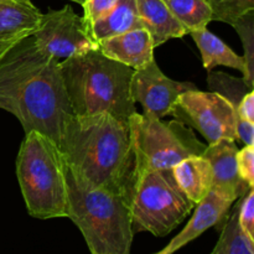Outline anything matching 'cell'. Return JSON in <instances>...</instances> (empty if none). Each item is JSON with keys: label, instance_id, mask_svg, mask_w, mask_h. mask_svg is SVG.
Here are the masks:
<instances>
[{"label": "cell", "instance_id": "obj_1", "mask_svg": "<svg viewBox=\"0 0 254 254\" xmlns=\"http://www.w3.org/2000/svg\"><path fill=\"white\" fill-rule=\"evenodd\" d=\"M0 109L16 117L25 134L39 131L59 148L64 124L73 117L60 60L25 39L0 61Z\"/></svg>", "mask_w": 254, "mask_h": 254}, {"label": "cell", "instance_id": "obj_2", "mask_svg": "<svg viewBox=\"0 0 254 254\" xmlns=\"http://www.w3.org/2000/svg\"><path fill=\"white\" fill-rule=\"evenodd\" d=\"M59 149L77 178L130 203L135 156L129 123L108 113L73 116L64 124Z\"/></svg>", "mask_w": 254, "mask_h": 254}, {"label": "cell", "instance_id": "obj_3", "mask_svg": "<svg viewBox=\"0 0 254 254\" xmlns=\"http://www.w3.org/2000/svg\"><path fill=\"white\" fill-rule=\"evenodd\" d=\"M60 66L74 116L108 113L129 123L136 112L130 93L133 68L111 60L99 49L68 57Z\"/></svg>", "mask_w": 254, "mask_h": 254}, {"label": "cell", "instance_id": "obj_4", "mask_svg": "<svg viewBox=\"0 0 254 254\" xmlns=\"http://www.w3.org/2000/svg\"><path fill=\"white\" fill-rule=\"evenodd\" d=\"M64 171L68 218L79 228L91 254H130L134 232L129 201L82 181L64 160Z\"/></svg>", "mask_w": 254, "mask_h": 254}, {"label": "cell", "instance_id": "obj_5", "mask_svg": "<svg viewBox=\"0 0 254 254\" xmlns=\"http://www.w3.org/2000/svg\"><path fill=\"white\" fill-rule=\"evenodd\" d=\"M16 176L30 216L68 217L64 159L51 139L35 130L25 134L16 158Z\"/></svg>", "mask_w": 254, "mask_h": 254}, {"label": "cell", "instance_id": "obj_6", "mask_svg": "<svg viewBox=\"0 0 254 254\" xmlns=\"http://www.w3.org/2000/svg\"><path fill=\"white\" fill-rule=\"evenodd\" d=\"M180 190L173 170L136 169L130 197L133 232L164 237L175 230L195 208Z\"/></svg>", "mask_w": 254, "mask_h": 254}, {"label": "cell", "instance_id": "obj_7", "mask_svg": "<svg viewBox=\"0 0 254 254\" xmlns=\"http://www.w3.org/2000/svg\"><path fill=\"white\" fill-rule=\"evenodd\" d=\"M136 169L165 170L190 156L202 155L206 146L179 121L163 122L139 114L129 118Z\"/></svg>", "mask_w": 254, "mask_h": 254}, {"label": "cell", "instance_id": "obj_8", "mask_svg": "<svg viewBox=\"0 0 254 254\" xmlns=\"http://www.w3.org/2000/svg\"><path fill=\"white\" fill-rule=\"evenodd\" d=\"M170 116L200 131L208 144L221 139L237 140L236 108L215 92H201L197 88L184 92L173 104Z\"/></svg>", "mask_w": 254, "mask_h": 254}, {"label": "cell", "instance_id": "obj_9", "mask_svg": "<svg viewBox=\"0 0 254 254\" xmlns=\"http://www.w3.org/2000/svg\"><path fill=\"white\" fill-rule=\"evenodd\" d=\"M36 46L57 60L98 49L82 16L69 5L42 14L39 27L32 35Z\"/></svg>", "mask_w": 254, "mask_h": 254}, {"label": "cell", "instance_id": "obj_10", "mask_svg": "<svg viewBox=\"0 0 254 254\" xmlns=\"http://www.w3.org/2000/svg\"><path fill=\"white\" fill-rule=\"evenodd\" d=\"M196 88L191 82L174 81L165 76L155 59L143 68L134 69L130 82L133 101L141 104L143 114L158 119L170 116L173 104L181 93Z\"/></svg>", "mask_w": 254, "mask_h": 254}, {"label": "cell", "instance_id": "obj_11", "mask_svg": "<svg viewBox=\"0 0 254 254\" xmlns=\"http://www.w3.org/2000/svg\"><path fill=\"white\" fill-rule=\"evenodd\" d=\"M235 201L221 193L220 191L211 189L210 192L195 206V213L189 221L183 231L170 241L165 248L155 254H174L180 248L185 247L193 240L200 237L205 231L215 226L225 223L228 211Z\"/></svg>", "mask_w": 254, "mask_h": 254}, {"label": "cell", "instance_id": "obj_12", "mask_svg": "<svg viewBox=\"0 0 254 254\" xmlns=\"http://www.w3.org/2000/svg\"><path fill=\"white\" fill-rule=\"evenodd\" d=\"M41 16L31 0H0V61L34 35Z\"/></svg>", "mask_w": 254, "mask_h": 254}, {"label": "cell", "instance_id": "obj_13", "mask_svg": "<svg viewBox=\"0 0 254 254\" xmlns=\"http://www.w3.org/2000/svg\"><path fill=\"white\" fill-rule=\"evenodd\" d=\"M238 148L235 140L221 139L206 146L202 156L212 169V189L236 201L245 195L250 186L240 178L237 170Z\"/></svg>", "mask_w": 254, "mask_h": 254}, {"label": "cell", "instance_id": "obj_14", "mask_svg": "<svg viewBox=\"0 0 254 254\" xmlns=\"http://www.w3.org/2000/svg\"><path fill=\"white\" fill-rule=\"evenodd\" d=\"M98 49L111 60L139 69L153 61L155 47L148 30L140 27L102 40Z\"/></svg>", "mask_w": 254, "mask_h": 254}, {"label": "cell", "instance_id": "obj_15", "mask_svg": "<svg viewBox=\"0 0 254 254\" xmlns=\"http://www.w3.org/2000/svg\"><path fill=\"white\" fill-rule=\"evenodd\" d=\"M139 21L143 29L148 30L153 39L154 47L171 39H181L188 30L176 20L163 0H135Z\"/></svg>", "mask_w": 254, "mask_h": 254}, {"label": "cell", "instance_id": "obj_16", "mask_svg": "<svg viewBox=\"0 0 254 254\" xmlns=\"http://www.w3.org/2000/svg\"><path fill=\"white\" fill-rule=\"evenodd\" d=\"M190 35L200 50L203 68L207 71H212L215 67L225 66L238 69L240 72H242L243 78L248 82V84L253 86L254 83L250 81L247 64H246L243 56L236 54L227 44H225L215 34L208 31L206 27L191 31Z\"/></svg>", "mask_w": 254, "mask_h": 254}, {"label": "cell", "instance_id": "obj_17", "mask_svg": "<svg viewBox=\"0 0 254 254\" xmlns=\"http://www.w3.org/2000/svg\"><path fill=\"white\" fill-rule=\"evenodd\" d=\"M173 175L180 190L192 201L198 203L212 189V169L202 155L190 156L176 164Z\"/></svg>", "mask_w": 254, "mask_h": 254}, {"label": "cell", "instance_id": "obj_18", "mask_svg": "<svg viewBox=\"0 0 254 254\" xmlns=\"http://www.w3.org/2000/svg\"><path fill=\"white\" fill-rule=\"evenodd\" d=\"M135 0H118L116 6L102 19L93 22L89 29L92 37L99 41L134 29H140Z\"/></svg>", "mask_w": 254, "mask_h": 254}, {"label": "cell", "instance_id": "obj_19", "mask_svg": "<svg viewBox=\"0 0 254 254\" xmlns=\"http://www.w3.org/2000/svg\"><path fill=\"white\" fill-rule=\"evenodd\" d=\"M179 22L191 31L205 29L212 21V10L206 0H163Z\"/></svg>", "mask_w": 254, "mask_h": 254}, {"label": "cell", "instance_id": "obj_20", "mask_svg": "<svg viewBox=\"0 0 254 254\" xmlns=\"http://www.w3.org/2000/svg\"><path fill=\"white\" fill-rule=\"evenodd\" d=\"M211 254H254V241L243 232L238 223L237 206L226 218L220 240Z\"/></svg>", "mask_w": 254, "mask_h": 254}, {"label": "cell", "instance_id": "obj_21", "mask_svg": "<svg viewBox=\"0 0 254 254\" xmlns=\"http://www.w3.org/2000/svg\"><path fill=\"white\" fill-rule=\"evenodd\" d=\"M207 83L211 92L222 96L235 108H237L238 103L246 93L253 91V86L248 84L245 78H237L220 71H210Z\"/></svg>", "mask_w": 254, "mask_h": 254}, {"label": "cell", "instance_id": "obj_22", "mask_svg": "<svg viewBox=\"0 0 254 254\" xmlns=\"http://www.w3.org/2000/svg\"><path fill=\"white\" fill-rule=\"evenodd\" d=\"M212 10V20L232 25L254 10V0H206Z\"/></svg>", "mask_w": 254, "mask_h": 254}, {"label": "cell", "instance_id": "obj_23", "mask_svg": "<svg viewBox=\"0 0 254 254\" xmlns=\"http://www.w3.org/2000/svg\"><path fill=\"white\" fill-rule=\"evenodd\" d=\"M242 40L245 49V59L247 64L250 81L254 83V10L241 16L232 24Z\"/></svg>", "mask_w": 254, "mask_h": 254}, {"label": "cell", "instance_id": "obj_24", "mask_svg": "<svg viewBox=\"0 0 254 254\" xmlns=\"http://www.w3.org/2000/svg\"><path fill=\"white\" fill-rule=\"evenodd\" d=\"M240 198L237 203L238 223L243 232L254 241V189H250Z\"/></svg>", "mask_w": 254, "mask_h": 254}, {"label": "cell", "instance_id": "obj_25", "mask_svg": "<svg viewBox=\"0 0 254 254\" xmlns=\"http://www.w3.org/2000/svg\"><path fill=\"white\" fill-rule=\"evenodd\" d=\"M118 0H84L82 4L83 7V19L87 29H91L92 24L97 20L106 16L112 9L117 5Z\"/></svg>", "mask_w": 254, "mask_h": 254}, {"label": "cell", "instance_id": "obj_26", "mask_svg": "<svg viewBox=\"0 0 254 254\" xmlns=\"http://www.w3.org/2000/svg\"><path fill=\"white\" fill-rule=\"evenodd\" d=\"M237 170L240 178L250 188H254V146L245 145L237 151Z\"/></svg>", "mask_w": 254, "mask_h": 254}, {"label": "cell", "instance_id": "obj_27", "mask_svg": "<svg viewBox=\"0 0 254 254\" xmlns=\"http://www.w3.org/2000/svg\"><path fill=\"white\" fill-rule=\"evenodd\" d=\"M236 131L238 140L242 141L245 145L254 146V122L246 121L238 117Z\"/></svg>", "mask_w": 254, "mask_h": 254}, {"label": "cell", "instance_id": "obj_28", "mask_svg": "<svg viewBox=\"0 0 254 254\" xmlns=\"http://www.w3.org/2000/svg\"><path fill=\"white\" fill-rule=\"evenodd\" d=\"M237 116L240 118L246 119V121L254 122V92L251 91L248 93H246L243 96V98L241 99L240 103H238L237 108Z\"/></svg>", "mask_w": 254, "mask_h": 254}, {"label": "cell", "instance_id": "obj_29", "mask_svg": "<svg viewBox=\"0 0 254 254\" xmlns=\"http://www.w3.org/2000/svg\"><path fill=\"white\" fill-rule=\"evenodd\" d=\"M68 1H73V2H77V4L82 5L84 2V0H68Z\"/></svg>", "mask_w": 254, "mask_h": 254}]
</instances>
